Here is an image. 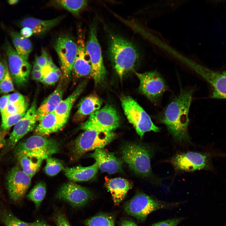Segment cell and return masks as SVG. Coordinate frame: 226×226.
<instances>
[{
	"label": "cell",
	"instance_id": "obj_37",
	"mask_svg": "<svg viewBox=\"0 0 226 226\" xmlns=\"http://www.w3.org/2000/svg\"><path fill=\"white\" fill-rule=\"evenodd\" d=\"M54 218L56 226H71L65 215L60 211H55Z\"/></svg>",
	"mask_w": 226,
	"mask_h": 226
},
{
	"label": "cell",
	"instance_id": "obj_14",
	"mask_svg": "<svg viewBox=\"0 0 226 226\" xmlns=\"http://www.w3.org/2000/svg\"><path fill=\"white\" fill-rule=\"evenodd\" d=\"M93 197V193L88 189L72 182L62 185L56 195L57 199L76 207L85 205Z\"/></svg>",
	"mask_w": 226,
	"mask_h": 226
},
{
	"label": "cell",
	"instance_id": "obj_25",
	"mask_svg": "<svg viewBox=\"0 0 226 226\" xmlns=\"http://www.w3.org/2000/svg\"><path fill=\"white\" fill-rule=\"evenodd\" d=\"M63 16L49 20H42L30 17L22 21L21 25L23 27H28L33 31L34 34L41 35L48 32L57 25L64 18Z\"/></svg>",
	"mask_w": 226,
	"mask_h": 226
},
{
	"label": "cell",
	"instance_id": "obj_33",
	"mask_svg": "<svg viewBox=\"0 0 226 226\" xmlns=\"http://www.w3.org/2000/svg\"><path fill=\"white\" fill-rule=\"evenodd\" d=\"M0 218L6 226H28L29 223L19 219L10 211L4 209L0 212Z\"/></svg>",
	"mask_w": 226,
	"mask_h": 226
},
{
	"label": "cell",
	"instance_id": "obj_13",
	"mask_svg": "<svg viewBox=\"0 0 226 226\" xmlns=\"http://www.w3.org/2000/svg\"><path fill=\"white\" fill-rule=\"evenodd\" d=\"M36 100H34L24 116L14 125L4 146V153L15 147L18 141L35 127L36 122Z\"/></svg>",
	"mask_w": 226,
	"mask_h": 226
},
{
	"label": "cell",
	"instance_id": "obj_17",
	"mask_svg": "<svg viewBox=\"0 0 226 226\" xmlns=\"http://www.w3.org/2000/svg\"><path fill=\"white\" fill-rule=\"evenodd\" d=\"M31 178L17 167L13 168L7 178V189L11 199L18 201L24 196L31 183Z\"/></svg>",
	"mask_w": 226,
	"mask_h": 226
},
{
	"label": "cell",
	"instance_id": "obj_47",
	"mask_svg": "<svg viewBox=\"0 0 226 226\" xmlns=\"http://www.w3.org/2000/svg\"><path fill=\"white\" fill-rule=\"evenodd\" d=\"M42 68L35 61L33 67V71H41Z\"/></svg>",
	"mask_w": 226,
	"mask_h": 226
},
{
	"label": "cell",
	"instance_id": "obj_10",
	"mask_svg": "<svg viewBox=\"0 0 226 226\" xmlns=\"http://www.w3.org/2000/svg\"><path fill=\"white\" fill-rule=\"evenodd\" d=\"M7 57V64L13 81L18 86L26 83L28 79L31 66L30 63L19 56L8 41L4 46Z\"/></svg>",
	"mask_w": 226,
	"mask_h": 226
},
{
	"label": "cell",
	"instance_id": "obj_50",
	"mask_svg": "<svg viewBox=\"0 0 226 226\" xmlns=\"http://www.w3.org/2000/svg\"><path fill=\"white\" fill-rule=\"evenodd\" d=\"M46 59L47 65L49 64L50 63L52 62V60L51 57L48 54L46 56Z\"/></svg>",
	"mask_w": 226,
	"mask_h": 226
},
{
	"label": "cell",
	"instance_id": "obj_34",
	"mask_svg": "<svg viewBox=\"0 0 226 226\" xmlns=\"http://www.w3.org/2000/svg\"><path fill=\"white\" fill-rule=\"evenodd\" d=\"M45 167L46 173L50 176H54L63 170L64 167L61 162L57 159L50 156L46 159Z\"/></svg>",
	"mask_w": 226,
	"mask_h": 226
},
{
	"label": "cell",
	"instance_id": "obj_49",
	"mask_svg": "<svg viewBox=\"0 0 226 226\" xmlns=\"http://www.w3.org/2000/svg\"><path fill=\"white\" fill-rule=\"evenodd\" d=\"M19 1L18 0H11L8 1V3L10 5H14L18 3Z\"/></svg>",
	"mask_w": 226,
	"mask_h": 226
},
{
	"label": "cell",
	"instance_id": "obj_5",
	"mask_svg": "<svg viewBox=\"0 0 226 226\" xmlns=\"http://www.w3.org/2000/svg\"><path fill=\"white\" fill-rule=\"evenodd\" d=\"M116 137L113 132L94 130L85 131L74 141L72 148V156L77 160L86 153L98 148H103Z\"/></svg>",
	"mask_w": 226,
	"mask_h": 226
},
{
	"label": "cell",
	"instance_id": "obj_28",
	"mask_svg": "<svg viewBox=\"0 0 226 226\" xmlns=\"http://www.w3.org/2000/svg\"><path fill=\"white\" fill-rule=\"evenodd\" d=\"M11 36L15 49L18 54L27 60L30 53L32 50L31 42L28 38L23 37L16 31L11 33Z\"/></svg>",
	"mask_w": 226,
	"mask_h": 226
},
{
	"label": "cell",
	"instance_id": "obj_9",
	"mask_svg": "<svg viewBox=\"0 0 226 226\" xmlns=\"http://www.w3.org/2000/svg\"><path fill=\"white\" fill-rule=\"evenodd\" d=\"M87 51L91 63V75L95 85L103 83L105 80L106 71L104 66L100 46L97 36L96 28L91 26L88 40L86 44Z\"/></svg>",
	"mask_w": 226,
	"mask_h": 226
},
{
	"label": "cell",
	"instance_id": "obj_15",
	"mask_svg": "<svg viewBox=\"0 0 226 226\" xmlns=\"http://www.w3.org/2000/svg\"><path fill=\"white\" fill-rule=\"evenodd\" d=\"M54 48L60 60L64 76L69 78L77 51V43L68 36L59 37L54 45Z\"/></svg>",
	"mask_w": 226,
	"mask_h": 226
},
{
	"label": "cell",
	"instance_id": "obj_32",
	"mask_svg": "<svg viewBox=\"0 0 226 226\" xmlns=\"http://www.w3.org/2000/svg\"><path fill=\"white\" fill-rule=\"evenodd\" d=\"M28 105L25 106L17 112L9 116L3 121H2L0 131H8L12 126L15 125L25 115Z\"/></svg>",
	"mask_w": 226,
	"mask_h": 226
},
{
	"label": "cell",
	"instance_id": "obj_18",
	"mask_svg": "<svg viewBox=\"0 0 226 226\" xmlns=\"http://www.w3.org/2000/svg\"><path fill=\"white\" fill-rule=\"evenodd\" d=\"M80 30L78 32L77 51L72 70V72L78 78L91 75V71L90 62L86 50L84 37Z\"/></svg>",
	"mask_w": 226,
	"mask_h": 226
},
{
	"label": "cell",
	"instance_id": "obj_19",
	"mask_svg": "<svg viewBox=\"0 0 226 226\" xmlns=\"http://www.w3.org/2000/svg\"><path fill=\"white\" fill-rule=\"evenodd\" d=\"M89 156L95 160L99 169L103 172L113 174L122 170V162L115 156L114 153L103 148H98Z\"/></svg>",
	"mask_w": 226,
	"mask_h": 226
},
{
	"label": "cell",
	"instance_id": "obj_48",
	"mask_svg": "<svg viewBox=\"0 0 226 226\" xmlns=\"http://www.w3.org/2000/svg\"><path fill=\"white\" fill-rule=\"evenodd\" d=\"M48 65L54 71L58 68L56 66L53 62L50 63L49 64H48Z\"/></svg>",
	"mask_w": 226,
	"mask_h": 226
},
{
	"label": "cell",
	"instance_id": "obj_16",
	"mask_svg": "<svg viewBox=\"0 0 226 226\" xmlns=\"http://www.w3.org/2000/svg\"><path fill=\"white\" fill-rule=\"evenodd\" d=\"M191 68L210 84L213 98L226 99V71H215L196 63Z\"/></svg>",
	"mask_w": 226,
	"mask_h": 226
},
{
	"label": "cell",
	"instance_id": "obj_36",
	"mask_svg": "<svg viewBox=\"0 0 226 226\" xmlns=\"http://www.w3.org/2000/svg\"><path fill=\"white\" fill-rule=\"evenodd\" d=\"M8 102L11 104L24 106L28 104L25 97L19 93H15L8 95Z\"/></svg>",
	"mask_w": 226,
	"mask_h": 226
},
{
	"label": "cell",
	"instance_id": "obj_23",
	"mask_svg": "<svg viewBox=\"0 0 226 226\" xmlns=\"http://www.w3.org/2000/svg\"><path fill=\"white\" fill-rule=\"evenodd\" d=\"M63 87L59 83L56 89L42 102L37 109L36 114L37 121H40L46 115L54 111L62 100Z\"/></svg>",
	"mask_w": 226,
	"mask_h": 226
},
{
	"label": "cell",
	"instance_id": "obj_43",
	"mask_svg": "<svg viewBox=\"0 0 226 226\" xmlns=\"http://www.w3.org/2000/svg\"><path fill=\"white\" fill-rule=\"evenodd\" d=\"M28 226H51L46 222L43 220H37L32 223H29Z\"/></svg>",
	"mask_w": 226,
	"mask_h": 226
},
{
	"label": "cell",
	"instance_id": "obj_6",
	"mask_svg": "<svg viewBox=\"0 0 226 226\" xmlns=\"http://www.w3.org/2000/svg\"><path fill=\"white\" fill-rule=\"evenodd\" d=\"M121 103L125 116L141 138H142L146 132L160 131V128L154 125L148 115L131 97L122 96Z\"/></svg>",
	"mask_w": 226,
	"mask_h": 226
},
{
	"label": "cell",
	"instance_id": "obj_45",
	"mask_svg": "<svg viewBox=\"0 0 226 226\" xmlns=\"http://www.w3.org/2000/svg\"><path fill=\"white\" fill-rule=\"evenodd\" d=\"M6 71L5 66L4 63H3L0 56V82L3 78Z\"/></svg>",
	"mask_w": 226,
	"mask_h": 226
},
{
	"label": "cell",
	"instance_id": "obj_7",
	"mask_svg": "<svg viewBox=\"0 0 226 226\" xmlns=\"http://www.w3.org/2000/svg\"><path fill=\"white\" fill-rule=\"evenodd\" d=\"M120 124V118L117 111L112 106L108 105L91 114L79 128L85 131L113 132Z\"/></svg>",
	"mask_w": 226,
	"mask_h": 226
},
{
	"label": "cell",
	"instance_id": "obj_1",
	"mask_svg": "<svg viewBox=\"0 0 226 226\" xmlns=\"http://www.w3.org/2000/svg\"><path fill=\"white\" fill-rule=\"evenodd\" d=\"M192 94L191 90H181L179 95L166 106L160 120L174 138L180 142L189 139L188 114Z\"/></svg>",
	"mask_w": 226,
	"mask_h": 226
},
{
	"label": "cell",
	"instance_id": "obj_35",
	"mask_svg": "<svg viewBox=\"0 0 226 226\" xmlns=\"http://www.w3.org/2000/svg\"><path fill=\"white\" fill-rule=\"evenodd\" d=\"M4 63L5 66L6 71L4 76L0 82V92L7 93L13 91L14 89L13 80L9 71L6 58H4Z\"/></svg>",
	"mask_w": 226,
	"mask_h": 226
},
{
	"label": "cell",
	"instance_id": "obj_30",
	"mask_svg": "<svg viewBox=\"0 0 226 226\" xmlns=\"http://www.w3.org/2000/svg\"><path fill=\"white\" fill-rule=\"evenodd\" d=\"M87 1L83 0H62L55 1V3L73 14L78 16L80 11L87 6Z\"/></svg>",
	"mask_w": 226,
	"mask_h": 226
},
{
	"label": "cell",
	"instance_id": "obj_44",
	"mask_svg": "<svg viewBox=\"0 0 226 226\" xmlns=\"http://www.w3.org/2000/svg\"><path fill=\"white\" fill-rule=\"evenodd\" d=\"M32 76L35 80L41 81L43 78V76L41 71H32Z\"/></svg>",
	"mask_w": 226,
	"mask_h": 226
},
{
	"label": "cell",
	"instance_id": "obj_11",
	"mask_svg": "<svg viewBox=\"0 0 226 226\" xmlns=\"http://www.w3.org/2000/svg\"><path fill=\"white\" fill-rule=\"evenodd\" d=\"M59 147V143L54 139L35 135L19 143L15 147L14 154L16 157L32 153H46L51 156L58 152Z\"/></svg>",
	"mask_w": 226,
	"mask_h": 226
},
{
	"label": "cell",
	"instance_id": "obj_4",
	"mask_svg": "<svg viewBox=\"0 0 226 226\" xmlns=\"http://www.w3.org/2000/svg\"><path fill=\"white\" fill-rule=\"evenodd\" d=\"M180 202L168 203L161 201L143 192H138L125 203L124 209L129 215L141 222L144 221L153 212L178 206Z\"/></svg>",
	"mask_w": 226,
	"mask_h": 226
},
{
	"label": "cell",
	"instance_id": "obj_3",
	"mask_svg": "<svg viewBox=\"0 0 226 226\" xmlns=\"http://www.w3.org/2000/svg\"><path fill=\"white\" fill-rule=\"evenodd\" d=\"M122 157L129 167L137 174L147 177L152 174L151 148L140 144L128 143L122 148Z\"/></svg>",
	"mask_w": 226,
	"mask_h": 226
},
{
	"label": "cell",
	"instance_id": "obj_41",
	"mask_svg": "<svg viewBox=\"0 0 226 226\" xmlns=\"http://www.w3.org/2000/svg\"><path fill=\"white\" fill-rule=\"evenodd\" d=\"M8 103V95H4L0 98V112L1 116L5 112Z\"/></svg>",
	"mask_w": 226,
	"mask_h": 226
},
{
	"label": "cell",
	"instance_id": "obj_27",
	"mask_svg": "<svg viewBox=\"0 0 226 226\" xmlns=\"http://www.w3.org/2000/svg\"><path fill=\"white\" fill-rule=\"evenodd\" d=\"M66 123L57 116L54 111L42 118L36 127L35 132L37 135L41 136L48 135L58 131Z\"/></svg>",
	"mask_w": 226,
	"mask_h": 226
},
{
	"label": "cell",
	"instance_id": "obj_40",
	"mask_svg": "<svg viewBox=\"0 0 226 226\" xmlns=\"http://www.w3.org/2000/svg\"><path fill=\"white\" fill-rule=\"evenodd\" d=\"M47 55L46 51L43 50L41 55L39 57H36L35 61L42 67L47 65L46 59Z\"/></svg>",
	"mask_w": 226,
	"mask_h": 226
},
{
	"label": "cell",
	"instance_id": "obj_29",
	"mask_svg": "<svg viewBox=\"0 0 226 226\" xmlns=\"http://www.w3.org/2000/svg\"><path fill=\"white\" fill-rule=\"evenodd\" d=\"M86 226H115L114 217L110 214L100 213L84 221Z\"/></svg>",
	"mask_w": 226,
	"mask_h": 226
},
{
	"label": "cell",
	"instance_id": "obj_31",
	"mask_svg": "<svg viewBox=\"0 0 226 226\" xmlns=\"http://www.w3.org/2000/svg\"><path fill=\"white\" fill-rule=\"evenodd\" d=\"M46 186L42 182L37 183L27 195V197L35 204L36 209L39 208L46 194Z\"/></svg>",
	"mask_w": 226,
	"mask_h": 226
},
{
	"label": "cell",
	"instance_id": "obj_8",
	"mask_svg": "<svg viewBox=\"0 0 226 226\" xmlns=\"http://www.w3.org/2000/svg\"><path fill=\"white\" fill-rule=\"evenodd\" d=\"M218 155L215 153L189 152L178 153L171 159V163L177 170L191 171L205 170L214 171L212 157Z\"/></svg>",
	"mask_w": 226,
	"mask_h": 226
},
{
	"label": "cell",
	"instance_id": "obj_39",
	"mask_svg": "<svg viewBox=\"0 0 226 226\" xmlns=\"http://www.w3.org/2000/svg\"><path fill=\"white\" fill-rule=\"evenodd\" d=\"M59 78L55 72L53 70L43 77L40 82L47 85H53L57 82Z\"/></svg>",
	"mask_w": 226,
	"mask_h": 226
},
{
	"label": "cell",
	"instance_id": "obj_21",
	"mask_svg": "<svg viewBox=\"0 0 226 226\" xmlns=\"http://www.w3.org/2000/svg\"><path fill=\"white\" fill-rule=\"evenodd\" d=\"M49 155L44 153H32L19 155L17 158L22 170L31 178L39 169L43 161Z\"/></svg>",
	"mask_w": 226,
	"mask_h": 226
},
{
	"label": "cell",
	"instance_id": "obj_20",
	"mask_svg": "<svg viewBox=\"0 0 226 226\" xmlns=\"http://www.w3.org/2000/svg\"><path fill=\"white\" fill-rule=\"evenodd\" d=\"M105 180V186L110 192L114 204L119 205L132 188V184L126 179L121 178L110 179L106 177Z\"/></svg>",
	"mask_w": 226,
	"mask_h": 226
},
{
	"label": "cell",
	"instance_id": "obj_2",
	"mask_svg": "<svg viewBox=\"0 0 226 226\" xmlns=\"http://www.w3.org/2000/svg\"><path fill=\"white\" fill-rule=\"evenodd\" d=\"M109 53L120 78L132 70L139 58L138 51L131 42L117 35L110 38Z\"/></svg>",
	"mask_w": 226,
	"mask_h": 226
},
{
	"label": "cell",
	"instance_id": "obj_26",
	"mask_svg": "<svg viewBox=\"0 0 226 226\" xmlns=\"http://www.w3.org/2000/svg\"><path fill=\"white\" fill-rule=\"evenodd\" d=\"M86 83V81L80 83L70 95L61 101L54 111L57 116L65 123L67 121L73 104L84 89Z\"/></svg>",
	"mask_w": 226,
	"mask_h": 226
},
{
	"label": "cell",
	"instance_id": "obj_51",
	"mask_svg": "<svg viewBox=\"0 0 226 226\" xmlns=\"http://www.w3.org/2000/svg\"><path fill=\"white\" fill-rule=\"evenodd\" d=\"M54 71L55 72V73H56V74L57 75L60 77L61 75L62 74V72L61 70L58 68L56 69V70Z\"/></svg>",
	"mask_w": 226,
	"mask_h": 226
},
{
	"label": "cell",
	"instance_id": "obj_22",
	"mask_svg": "<svg viewBox=\"0 0 226 226\" xmlns=\"http://www.w3.org/2000/svg\"><path fill=\"white\" fill-rule=\"evenodd\" d=\"M102 103L101 98L95 94L85 97L79 102L73 120L77 122L83 121L88 116L99 110Z\"/></svg>",
	"mask_w": 226,
	"mask_h": 226
},
{
	"label": "cell",
	"instance_id": "obj_46",
	"mask_svg": "<svg viewBox=\"0 0 226 226\" xmlns=\"http://www.w3.org/2000/svg\"><path fill=\"white\" fill-rule=\"evenodd\" d=\"M121 226H138L134 222L129 220H123L121 224Z\"/></svg>",
	"mask_w": 226,
	"mask_h": 226
},
{
	"label": "cell",
	"instance_id": "obj_42",
	"mask_svg": "<svg viewBox=\"0 0 226 226\" xmlns=\"http://www.w3.org/2000/svg\"><path fill=\"white\" fill-rule=\"evenodd\" d=\"M20 34L23 37L28 38L31 36L33 34V30L28 27H24L21 30Z\"/></svg>",
	"mask_w": 226,
	"mask_h": 226
},
{
	"label": "cell",
	"instance_id": "obj_24",
	"mask_svg": "<svg viewBox=\"0 0 226 226\" xmlns=\"http://www.w3.org/2000/svg\"><path fill=\"white\" fill-rule=\"evenodd\" d=\"M99 168L95 162L87 167L78 166L65 168L63 170L66 176L69 180L74 182L86 181L93 179L97 173Z\"/></svg>",
	"mask_w": 226,
	"mask_h": 226
},
{
	"label": "cell",
	"instance_id": "obj_38",
	"mask_svg": "<svg viewBox=\"0 0 226 226\" xmlns=\"http://www.w3.org/2000/svg\"><path fill=\"white\" fill-rule=\"evenodd\" d=\"M184 218L180 217L169 219L153 224L151 226H177Z\"/></svg>",
	"mask_w": 226,
	"mask_h": 226
},
{
	"label": "cell",
	"instance_id": "obj_12",
	"mask_svg": "<svg viewBox=\"0 0 226 226\" xmlns=\"http://www.w3.org/2000/svg\"><path fill=\"white\" fill-rule=\"evenodd\" d=\"M135 73L139 80L140 92L151 102L155 103L167 89L162 76L156 71Z\"/></svg>",
	"mask_w": 226,
	"mask_h": 226
}]
</instances>
